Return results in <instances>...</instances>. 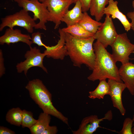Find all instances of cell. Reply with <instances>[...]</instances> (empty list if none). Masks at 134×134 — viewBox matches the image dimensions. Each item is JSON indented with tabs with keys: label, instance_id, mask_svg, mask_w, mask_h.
<instances>
[{
	"label": "cell",
	"instance_id": "cell-13",
	"mask_svg": "<svg viewBox=\"0 0 134 134\" xmlns=\"http://www.w3.org/2000/svg\"><path fill=\"white\" fill-rule=\"evenodd\" d=\"M58 32L60 38L57 43L54 46H48L44 53L46 54V56L47 58L63 60L65 56L67 55L65 45V33L60 28Z\"/></svg>",
	"mask_w": 134,
	"mask_h": 134
},
{
	"label": "cell",
	"instance_id": "cell-34",
	"mask_svg": "<svg viewBox=\"0 0 134 134\" xmlns=\"http://www.w3.org/2000/svg\"><path fill=\"white\" fill-rule=\"evenodd\" d=\"M132 53H133L134 54V51H133V52Z\"/></svg>",
	"mask_w": 134,
	"mask_h": 134
},
{
	"label": "cell",
	"instance_id": "cell-17",
	"mask_svg": "<svg viewBox=\"0 0 134 134\" xmlns=\"http://www.w3.org/2000/svg\"><path fill=\"white\" fill-rule=\"evenodd\" d=\"M110 0H91L89 10L91 15L94 16L96 20L99 21L104 15L106 6Z\"/></svg>",
	"mask_w": 134,
	"mask_h": 134
},
{
	"label": "cell",
	"instance_id": "cell-5",
	"mask_svg": "<svg viewBox=\"0 0 134 134\" xmlns=\"http://www.w3.org/2000/svg\"><path fill=\"white\" fill-rule=\"evenodd\" d=\"M0 31L6 27L13 28L16 26L22 27L28 32L33 33L36 23L29 15L28 12L22 9L13 14L7 15L1 18Z\"/></svg>",
	"mask_w": 134,
	"mask_h": 134
},
{
	"label": "cell",
	"instance_id": "cell-6",
	"mask_svg": "<svg viewBox=\"0 0 134 134\" xmlns=\"http://www.w3.org/2000/svg\"><path fill=\"white\" fill-rule=\"evenodd\" d=\"M111 46L112 55L116 62H120L123 64L129 62V56L134 51V44L131 42L126 33L118 34Z\"/></svg>",
	"mask_w": 134,
	"mask_h": 134
},
{
	"label": "cell",
	"instance_id": "cell-15",
	"mask_svg": "<svg viewBox=\"0 0 134 134\" xmlns=\"http://www.w3.org/2000/svg\"><path fill=\"white\" fill-rule=\"evenodd\" d=\"M118 2L114 0H110L108 6L105 8L104 14L111 15L113 19L117 18L120 22L125 30L127 32L131 28V24L127 19L126 16L119 10L118 6Z\"/></svg>",
	"mask_w": 134,
	"mask_h": 134
},
{
	"label": "cell",
	"instance_id": "cell-25",
	"mask_svg": "<svg viewBox=\"0 0 134 134\" xmlns=\"http://www.w3.org/2000/svg\"><path fill=\"white\" fill-rule=\"evenodd\" d=\"M42 34L39 32L33 33L32 34L31 40L33 43L36 44L39 46H44L46 49L48 46L45 45L42 42L41 39Z\"/></svg>",
	"mask_w": 134,
	"mask_h": 134
},
{
	"label": "cell",
	"instance_id": "cell-7",
	"mask_svg": "<svg viewBox=\"0 0 134 134\" xmlns=\"http://www.w3.org/2000/svg\"><path fill=\"white\" fill-rule=\"evenodd\" d=\"M44 3L49 11L48 21L55 24L54 29H57L61 23L65 14L68 10L73 0H45Z\"/></svg>",
	"mask_w": 134,
	"mask_h": 134
},
{
	"label": "cell",
	"instance_id": "cell-2",
	"mask_svg": "<svg viewBox=\"0 0 134 134\" xmlns=\"http://www.w3.org/2000/svg\"><path fill=\"white\" fill-rule=\"evenodd\" d=\"M93 47L95 55V64L93 72L88 77V79L94 81L108 79L123 82L112 55L97 40L93 43Z\"/></svg>",
	"mask_w": 134,
	"mask_h": 134
},
{
	"label": "cell",
	"instance_id": "cell-27",
	"mask_svg": "<svg viewBox=\"0 0 134 134\" xmlns=\"http://www.w3.org/2000/svg\"><path fill=\"white\" fill-rule=\"evenodd\" d=\"M58 130L56 126H49L44 130L42 134H56L57 133Z\"/></svg>",
	"mask_w": 134,
	"mask_h": 134
},
{
	"label": "cell",
	"instance_id": "cell-3",
	"mask_svg": "<svg viewBox=\"0 0 134 134\" xmlns=\"http://www.w3.org/2000/svg\"><path fill=\"white\" fill-rule=\"evenodd\" d=\"M30 97L44 112L53 116L68 125V119L54 106L52 102L51 94L39 79L29 81L25 87Z\"/></svg>",
	"mask_w": 134,
	"mask_h": 134
},
{
	"label": "cell",
	"instance_id": "cell-33",
	"mask_svg": "<svg viewBox=\"0 0 134 134\" xmlns=\"http://www.w3.org/2000/svg\"><path fill=\"white\" fill-rule=\"evenodd\" d=\"M39 1L41 2H43L45 0H39Z\"/></svg>",
	"mask_w": 134,
	"mask_h": 134
},
{
	"label": "cell",
	"instance_id": "cell-18",
	"mask_svg": "<svg viewBox=\"0 0 134 134\" xmlns=\"http://www.w3.org/2000/svg\"><path fill=\"white\" fill-rule=\"evenodd\" d=\"M51 118L50 115L43 112L40 113L37 122L30 129L32 134H42L49 126Z\"/></svg>",
	"mask_w": 134,
	"mask_h": 134
},
{
	"label": "cell",
	"instance_id": "cell-30",
	"mask_svg": "<svg viewBox=\"0 0 134 134\" xmlns=\"http://www.w3.org/2000/svg\"><path fill=\"white\" fill-rule=\"evenodd\" d=\"M127 15V17L131 20V29L134 31V11L128 12Z\"/></svg>",
	"mask_w": 134,
	"mask_h": 134
},
{
	"label": "cell",
	"instance_id": "cell-1",
	"mask_svg": "<svg viewBox=\"0 0 134 134\" xmlns=\"http://www.w3.org/2000/svg\"><path fill=\"white\" fill-rule=\"evenodd\" d=\"M65 39L67 55L73 65L80 67L82 65L85 64L93 70L95 59L93 47L95 39L93 36L80 38L65 33Z\"/></svg>",
	"mask_w": 134,
	"mask_h": 134
},
{
	"label": "cell",
	"instance_id": "cell-8",
	"mask_svg": "<svg viewBox=\"0 0 134 134\" xmlns=\"http://www.w3.org/2000/svg\"><path fill=\"white\" fill-rule=\"evenodd\" d=\"M30 50L27 51L25 55L26 59L17 64L16 66L17 71L21 73L24 71L27 75L28 70L31 68L37 67L41 68L45 72L47 73V70L44 66L43 60L46 55L44 52L41 53L40 50L36 47H30Z\"/></svg>",
	"mask_w": 134,
	"mask_h": 134
},
{
	"label": "cell",
	"instance_id": "cell-24",
	"mask_svg": "<svg viewBox=\"0 0 134 134\" xmlns=\"http://www.w3.org/2000/svg\"><path fill=\"white\" fill-rule=\"evenodd\" d=\"M134 121L132 119L129 117L126 118L123 124L122 128L119 132L121 134H133L132 129Z\"/></svg>",
	"mask_w": 134,
	"mask_h": 134
},
{
	"label": "cell",
	"instance_id": "cell-28",
	"mask_svg": "<svg viewBox=\"0 0 134 134\" xmlns=\"http://www.w3.org/2000/svg\"><path fill=\"white\" fill-rule=\"evenodd\" d=\"M5 68L4 65V58L1 50H0V77L5 73Z\"/></svg>",
	"mask_w": 134,
	"mask_h": 134
},
{
	"label": "cell",
	"instance_id": "cell-16",
	"mask_svg": "<svg viewBox=\"0 0 134 134\" xmlns=\"http://www.w3.org/2000/svg\"><path fill=\"white\" fill-rule=\"evenodd\" d=\"M75 3L73 7L68 10L62 19V22L65 23L67 26L78 24L83 17V12L80 2L77 1Z\"/></svg>",
	"mask_w": 134,
	"mask_h": 134
},
{
	"label": "cell",
	"instance_id": "cell-31",
	"mask_svg": "<svg viewBox=\"0 0 134 134\" xmlns=\"http://www.w3.org/2000/svg\"><path fill=\"white\" fill-rule=\"evenodd\" d=\"M132 119H133L134 122V114L133 115ZM132 131L133 134H134V122L133 124V127L132 129Z\"/></svg>",
	"mask_w": 134,
	"mask_h": 134
},
{
	"label": "cell",
	"instance_id": "cell-10",
	"mask_svg": "<svg viewBox=\"0 0 134 134\" xmlns=\"http://www.w3.org/2000/svg\"><path fill=\"white\" fill-rule=\"evenodd\" d=\"M112 118L111 110L108 111L104 117L99 119L96 115H92L84 118L82 120L79 128L76 131H72L73 134H92L99 128L100 122L104 120L109 121Z\"/></svg>",
	"mask_w": 134,
	"mask_h": 134
},
{
	"label": "cell",
	"instance_id": "cell-14",
	"mask_svg": "<svg viewBox=\"0 0 134 134\" xmlns=\"http://www.w3.org/2000/svg\"><path fill=\"white\" fill-rule=\"evenodd\" d=\"M120 77L130 93L134 95V64L129 62L122 64L119 69Z\"/></svg>",
	"mask_w": 134,
	"mask_h": 134
},
{
	"label": "cell",
	"instance_id": "cell-20",
	"mask_svg": "<svg viewBox=\"0 0 134 134\" xmlns=\"http://www.w3.org/2000/svg\"><path fill=\"white\" fill-rule=\"evenodd\" d=\"M61 29L65 33H68L78 38H88L94 35L87 31L79 24L67 26Z\"/></svg>",
	"mask_w": 134,
	"mask_h": 134
},
{
	"label": "cell",
	"instance_id": "cell-19",
	"mask_svg": "<svg viewBox=\"0 0 134 134\" xmlns=\"http://www.w3.org/2000/svg\"><path fill=\"white\" fill-rule=\"evenodd\" d=\"M102 23L92 19L87 12H83L82 18L78 24L87 31L94 34Z\"/></svg>",
	"mask_w": 134,
	"mask_h": 134
},
{
	"label": "cell",
	"instance_id": "cell-23",
	"mask_svg": "<svg viewBox=\"0 0 134 134\" xmlns=\"http://www.w3.org/2000/svg\"><path fill=\"white\" fill-rule=\"evenodd\" d=\"M22 127L30 129L37 122V120L33 118V113L31 112L24 110H22Z\"/></svg>",
	"mask_w": 134,
	"mask_h": 134
},
{
	"label": "cell",
	"instance_id": "cell-22",
	"mask_svg": "<svg viewBox=\"0 0 134 134\" xmlns=\"http://www.w3.org/2000/svg\"><path fill=\"white\" fill-rule=\"evenodd\" d=\"M22 113V111L20 108H13L7 112L6 120L12 125L20 126L21 124Z\"/></svg>",
	"mask_w": 134,
	"mask_h": 134
},
{
	"label": "cell",
	"instance_id": "cell-21",
	"mask_svg": "<svg viewBox=\"0 0 134 134\" xmlns=\"http://www.w3.org/2000/svg\"><path fill=\"white\" fill-rule=\"evenodd\" d=\"M109 87L106 79L100 80L99 83L94 90L89 92V98L91 99H103L105 95H109Z\"/></svg>",
	"mask_w": 134,
	"mask_h": 134
},
{
	"label": "cell",
	"instance_id": "cell-11",
	"mask_svg": "<svg viewBox=\"0 0 134 134\" xmlns=\"http://www.w3.org/2000/svg\"><path fill=\"white\" fill-rule=\"evenodd\" d=\"M108 83L109 87V95L111 97L113 106L118 109L121 115L124 116L126 112L122 102V95L123 92L126 88L123 82L108 79Z\"/></svg>",
	"mask_w": 134,
	"mask_h": 134
},
{
	"label": "cell",
	"instance_id": "cell-26",
	"mask_svg": "<svg viewBox=\"0 0 134 134\" xmlns=\"http://www.w3.org/2000/svg\"><path fill=\"white\" fill-rule=\"evenodd\" d=\"M74 3H75L77 1L80 2L82 6V10L83 12H87L89 10L91 0H73Z\"/></svg>",
	"mask_w": 134,
	"mask_h": 134
},
{
	"label": "cell",
	"instance_id": "cell-32",
	"mask_svg": "<svg viewBox=\"0 0 134 134\" xmlns=\"http://www.w3.org/2000/svg\"><path fill=\"white\" fill-rule=\"evenodd\" d=\"M132 6L134 8V0L132 2Z\"/></svg>",
	"mask_w": 134,
	"mask_h": 134
},
{
	"label": "cell",
	"instance_id": "cell-12",
	"mask_svg": "<svg viewBox=\"0 0 134 134\" xmlns=\"http://www.w3.org/2000/svg\"><path fill=\"white\" fill-rule=\"evenodd\" d=\"M19 42L25 43L30 47L33 44L30 36L22 33L21 31L18 29L8 28L6 30L4 34L0 37V44L1 45L5 43L9 45L10 43Z\"/></svg>",
	"mask_w": 134,
	"mask_h": 134
},
{
	"label": "cell",
	"instance_id": "cell-29",
	"mask_svg": "<svg viewBox=\"0 0 134 134\" xmlns=\"http://www.w3.org/2000/svg\"><path fill=\"white\" fill-rule=\"evenodd\" d=\"M15 133L13 131L3 126H0V134H14Z\"/></svg>",
	"mask_w": 134,
	"mask_h": 134
},
{
	"label": "cell",
	"instance_id": "cell-4",
	"mask_svg": "<svg viewBox=\"0 0 134 134\" xmlns=\"http://www.w3.org/2000/svg\"><path fill=\"white\" fill-rule=\"evenodd\" d=\"M18 6L28 11H31L33 14L34 20H39L34 28L44 30L47 29L46 23L48 21L49 11L45 4L39 0H14Z\"/></svg>",
	"mask_w": 134,
	"mask_h": 134
},
{
	"label": "cell",
	"instance_id": "cell-9",
	"mask_svg": "<svg viewBox=\"0 0 134 134\" xmlns=\"http://www.w3.org/2000/svg\"><path fill=\"white\" fill-rule=\"evenodd\" d=\"M106 15L104 22L93 36L105 48L108 45L111 46L118 35L110 15Z\"/></svg>",
	"mask_w": 134,
	"mask_h": 134
}]
</instances>
